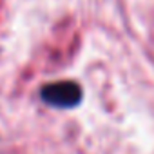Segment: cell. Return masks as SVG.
<instances>
[{
  "label": "cell",
  "instance_id": "cell-1",
  "mask_svg": "<svg viewBox=\"0 0 154 154\" xmlns=\"http://www.w3.org/2000/svg\"><path fill=\"white\" fill-rule=\"evenodd\" d=\"M82 87L72 80H62V82H53L42 87L40 98L44 103L56 107V109H72L82 102Z\"/></svg>",
  "mask_w": 154,
  "mask_h": 154
}]
</instances>
